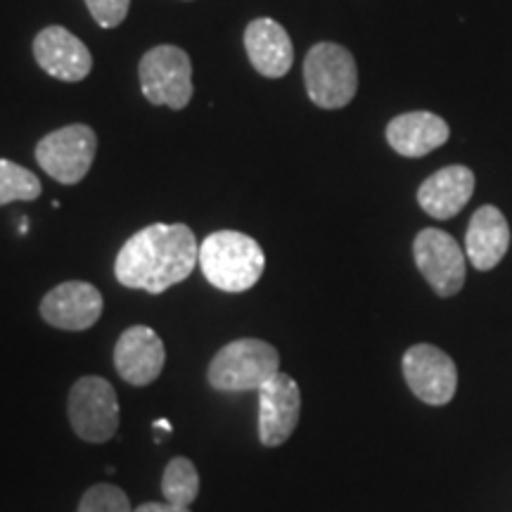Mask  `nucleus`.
<instances>
[{
  "label": "nucleus",
  "mask_w": 512,
  "mask_h": 512,
  "mask_svg": "<svg viewBox=\"0 0 512 512\" xmlns=\"http://www.w3.org/2000/svg\"><path fill=\"white\" fill-rule=\"evenodd\" d=\"M67 413L76 437L88 444L110 441L119 430V399L105 377L86 375L74 382Z\"/></svg>",
  "instance_id": "obj_5"
},
{
  "label": "nucleus",
  "mask_w": 512,
  "mask_h": 512,
  "mask_svg": "<svg viewBox=\"0 0 512 512\" xmlns=\"http://www.w3.org/2000/svg\"><path fill=\"white\" fill-rule=\"evenodd\" d=\"M133 512H190V508L164 501V503H143L140 508H136Z\"/></svg>",
  "instance_id": "obj_22"
},
{
  "label": "nucleus",
  "mask_w": 512,
  "mask_h": 512,
  "mask_svg": "<svg viewBox=\"0 0 512 512\" xmlns=\"http://www.w3.org/2000/svg\"><path fill=\"white\" fill-rule=\"evenodd\" d=\"M162 491L164 501L174 505H188L195 501L200 494V475H197V467L188 458H174L166 465L164 477H162Z\"/></svg>",
  "instance_id": "obj_18"
},
{
  "label": "nucleus",
  "mask_w": 512,
  "mask_h": 512,
  "mask_svg": "<svg viewBox=\"0 0 512 512\" xmlns=\"http://www.w3.org/2000/svg\"><path fill=\"white\" fill-rule=\"evenodd\" d=\"M306 93L320 110H342L358 91L354 55L339 43H316L304 60Z\"/></svg>",
  "instance_id": "obj_4"
},
{
  "label": "nucleus",
  "mask_w": 512,
  "mask_h": 512,
  "mask_svg": "<svg viewBox=\"0 0 512 512\" xmlns=\"http://www.w3.org/2000/svg\"><path fill=\"white\" fill-rule=\"evenodd\" d=\"M200 268L204 278L221 292H247L259 283L266 256L259 242L238 230H219L202 240Z\"/></svg>",
  "instance_id": "obj_2"
},
{
  "label": "nucleus",
  "mask_w": 512,
  "mask_h": 512,
  "mask_svg": "<svg viewBox=\"0 0 512 512\" xmlns=\"http://www.w3.org/2000/svg\"><path fill=\"white\" fill-rule=\"evenodd\" d=\"M401 366L408 389L427 406H446L456 396V363L434 344H415L403 354Z\"/></svg>",
  "instance_id": "obj_9"
},
{
  "label": "nucleus",
  "mask_w": 512,
  "mask_h": 512,
  "mask_svg": "<svg viewBox=\"0 0 512 512\" xmlns=\"http://www.w3.org/2000/svg\"><path fill=\"white\" fill-rule=\"evenodd\" d=\"M245 50L252 67L266 79H283L292 69V38L283 24H278L271 17H259L247 24Z\"/></svg>",
  "instance_id": "obj_14"
},
{
  "label": "nucleus",
  "mask_w": 512,
  "mask_h": 512,
  "mask_svg": "<svg viewBox=\"0 0 512 512\" xmlns=\"http://www.w3.org/2000/svg\"><path fill=\"white\" fill-rule=\"evenodd\" d=\"M98 136L91 126L72 124L48 133L36 145V162L50 178L62 185H76L91 171Z\"/></svg>",
  "instance_id": "obj_7"
},
{
  "label": "nucleus",
  "mask_w": 512,
  "mask_h": 512,
  "mask_svg": "<svg viewBox=\"0 0 512 512\" xmlns=\"http://www.w3.org/2000/svg\"><path fill=\"white\" fill-rule=\"evenodd\" d=\"M475 195V174L467 166L453 164L439 169L418 188V204L432 219L446 221L458 216Z\"/></svg>",
  "instance_id": "obj_15"
},
{
  "label": "nucleus",
  "mask_w": 512,
  "mask_h": 512,
  "mask_svg": "<svg viewBox=\"0 0 512 512\" xmlns=\"http://www.w3.org/2000/svg\"><path fill=\"white\" fill-rule=\"evenodd\" d=\"M86 5L98 27L114 29L126 19L131 0H86Z\"/></svg>",
  "instance_id": "obj_21"
},
{
  "label": "nucleus",
  "mask_w": 512,
  "mask_h": 512,
  "mask_svg": "<svg viewBox=\"0 0 512 512\" xmlns=\"http://www.w3.org/2000/svg\"><path fill=\"white\" fill-rule=\"evenodd\" d=\"M280 373L278 349L264 339H235L211 358L207 377L219 392H259Z\"/></svg>",
  "instance_id": "obj_3"
},
{
  "label": "nucleus",
  "mask_w": 512,
  "mask_h": 512,
  "mask_svg": "<svg viewBox=\"0 0 512 512\" xmlns=\"http://www.w3.org/2000/svg\"><path fill=\"white\" fill-rule=\"evenodd\" d=\"M415 266L439 297H453L465 285V249L453 240V235L439 228H425L413 242Z\"/></svg>",
  "instance_id": "obj_8"
},
{
  "label": "nucleus",
  "mask_w": 512,
  "mask_h": 512,
  "mask_svg": "<svg viewBox=\"0 0 512 512\" xmlns=\"http://www.w3.org/2000/svg\"><path fill=\"white\" fill-rule=\"evenodd\" d=\"M41 192L43 185L36 174L10 159H0V207L10 202H34Z\"/></svg>",
  "instance_id": "obj_19"
},
{
  "label": "nucleus",
  "mask_w": 512,
  "mask_h": 512,
  "mask_svg": "<svg viewBox=\"0 0 512 512\" xmlns=\"http://www.w3.org/2000/svg\"><path fill=\"white\" fill-rule=\"evenodd\" d=\"M140 88L147 102L171 110H183L192 100V62L178 46L147 50L138 67Z\"/></svg>",
  "instance_id": "obj_6"
},
{
  "label": "nucleus",
  "mask_w": 512,
  "mask_h": 512,
  "mask_svg": "<svg viewBox=\"0 0 512 512\" xmlns=\"http://www.w3.org/2000/svg\"><path fill=\"white\" fill-rule=\"evenodd\" d=\"M79 512H133L131 501L119 486L95 484L86 491L79 503Z\"/></svg>",
  "instance_id": "obj_20"
},
{
  "label": "nucleus",
  "mask_w": 512,
  "mask_h": 512,
  "mask_svg": "<svg viewBox=\"0 0 512 512\" xmlns=\"http://www.w3.org/2000/svg\"><path fill=\"white\" fill-rule=\"evenodd\" d=\"M41 316L57 330H88L102 316V294L91 283L69 280L43 297Z\"/></svg>",
  "instance_id": "obj_11"
},
{
  "label": "nucleus",
  "mask_w": 512,
  "mask_h": 512,
  "mask_svg": "<svg viewBox=\"0 0 512 512\" xmlns=\"http://www.w3.org/2000/svg\"><path fill=\"white\" fill-rule=\"evenodd\" d=\"M451 136V128L432 112H406L389 121L387 143L401 157H425Z\"/></svg>",
  "instance_id": "obj_17"
},
{
  "label": "nucleus",
  "mask_w": 512,
  "mask_h": 512,
  "mask_svg": "<svg viewBox=\"0 0 512 512\" xmlns=\"http://www.w3.org/2000/svg\"><path fill=\"white\" fill-rule=\"evenodd\" d=\"M302 392L290 375L278 373L259 389V439L264 446H283L299 425Z\"/></svg>",
  "instance_id": "obj_10"
},
{
  "label": "nucleus",
  "mask_w": 512,
  "mask_h": 512,
  "mask_svg": "<svg viewBox=\"0 0 512 512\" xmlns=\"http://www.w3.org/2000/svg\"><path fill=\"white\" fill-rule=\"evenodd\" d=\"M510 247V226L503 211L484 204L472 214L465 233V256L477 271H491L503 261Z\"/></svg>",
  "instance_id": "obj_16"
},
{
  "label": "nucleus",
  "mask_w": 512,
  "mask_h": 512,
  "mask_svg": "<svg viewBox=\"0 0 512 512\" xmlns=\"http://www.w3.org/2000/svg\"><path fill=\"white\" fill-rule=\"evenodd\" d=\"M166 363V349L159 335L147 325H133L121 332L114 347V368L121 380L136 387H147L162 375Z\"/></svg>",
  "instance_id": "obj_12"
},
{
  "label": "nucleus",
  "mask_w": 512,
  "mask_h": 512,
  "mask_svg": "<svg viewBox=\"0 0 512 512\" xmlns=\"http://www.w3.org/2000/svg\"><path fill=\"white\" fill-rule=\"evenodd\" d=\"M34 57L43 72L53 79L76 83L83 81L93 69L91 50L81 38L64 27H46L34 38Z\"/></svg>",
  "instance_id": "obj_13"
},
{
  "label": "nucleus",
  "mask_w": 512,
  "mask_h": 512,
  "mask_svg": "<svg viewBox=\"0 0 512 512\" xmlns=\"http://www.w3.org/2000/svg\"><path fill=\"white\" fill-rule=\"evenodd\" d=\"M200 266V245L185 223H152L119 249L114 275L124 287L162 294Z\"/></svg>",
  "instance_id": "obj_1"
},
{
  "label": "nucleus",
  "mask_w": 512,
  "mask_h": 512,
  "mask_svg": "<svg viewBox=\"0 0 512 512\" xmlns=\"http://www.w3.org/2000/svg\"><path fill=\"white\" fill-rule=\"evenodd\" d=\"M155 430H164V432H171V425L166 420H157L155 422Z\"/></svg>",
  "instance_id": "obj_23"
}]
</instances>
